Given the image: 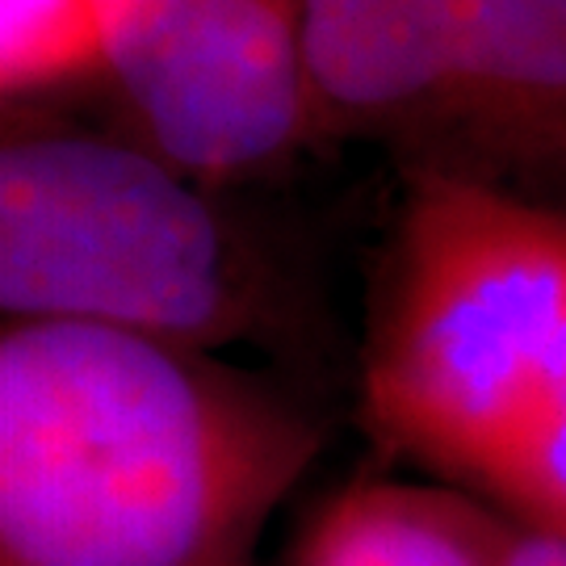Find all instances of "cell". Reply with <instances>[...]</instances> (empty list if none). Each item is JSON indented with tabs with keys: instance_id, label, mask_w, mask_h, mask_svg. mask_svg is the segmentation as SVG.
Returning <instances> with one entry per match:
<instances>
[{
	"instance_id": "obj_1",
	"label": "cell",
	"mask_w": 566,
	"mask_h": 566,
	"mask_svg": "<svg viewBox=\"0 0 566 566\" xmlns=\"http://www.w3.org/2000/svg\"><path fill=\"white\" fill-rule=\"evenodd\" d=\"M324 446L282 386L93 324L0 332V563L231 566Z\"/></svg>"
},
{
	"instance_id": "obj_2",
	"label": "cell",
	"mask_w": 566,
	"mask_h": 566,
	"mask_svg": "<svg viewBox=\"0 0 566 566\" xmlns=\"http://www.w3.org/2000/svg\"><path fill=\"white\" fill-rule=\"evenodd\" d=\"M566 386V210L403 172L361 348L374 441L486 495Z\"/></svg>"
},
{
	"instance_id": "obj_3",
	"label": "cell",
	"mask_w": 566,
	"mask_h": 566,
	"mask_svg": "<svg viewBox=\"0 0 566 566\" xmlns=\"http://www.w3.org/2000/svg\"><path fill=\"white\" fill-rule=\"evenodd\" d=\"M4 324H93L198 353L303 340L277 256L219 189L139 139L18 130L0 147Z\"/></svg>"
},
{
	"instance_id": "obj_4",
	"label": "cell",
	"mask_w": 566,
	"mask_h": 566,
	"mask_svg": "<svg viewBox=\"0 0 566 566\" xmlns=\"http://www.w3.org/2000/svg\"><path fill=\"white\" fill-rule=\"evenodd\" d=\"M319 143L566 210V0H303Z\"/></svg>"
},
{
	"instance_id": "obj_5",
	"label": "cell",
	"mask_w": 566,
	"mask_h": 566,
	"mask_svg": "<svg viewBox=\"0 0 566 566\" xmlns=\"http://www.w3.org/2000/svg\"><path fill=\"white\" fill-rule=\"evenodd\" d=\"M130 139L227 189L319 147L303 0H93Z\"/></svg>"
},
{
	"instance_id": "obj_6",
	"label": "cell",
	"mask_w": 566,
	"mask_h": 566,
	"mask_svg": "<svg viewBox=\"0 0 566 566\" xmlns=\"http://www.w3.org/2000/svg\"><path fill=\"white\" fill-rule=\"evenodd\" d=\"M512 528L453 486L357 483L306 528L298 566H504Z\"/></svg>"
},
{
	"instance_id": "obj_7",
	"label": "cell",
	"mask_w": 566,
	"mask_h": 566,
	"mask_svg": "<svg viewBox=\"0 0 566 566\" xmlns=\"http://www.w3.org/2000/svg\"><path fill=\"white\" fill-rule=\"evenodd\" d=\"M491 504L504 507L512 525L566 537V386L516 449Z\"/></svg>"
},
{
	"instance_id": "obj_8",
	"label": "cell",
	"mask_w": 566,
	"mask_h": 566,
	"mask_svg": "<svg viewBox=\"0 0 566 566\" xmlns=\"http://www.w3.org/2000/svg\"><path fill=\"white\" fill-rule=\"evenodd\" d=\"M504 566H566V537H549V533L516 525L507 537Z\"/></svg>"
},
{
	"instance_id": "obj_9",
	"label": "cell",
	"mask_w": 566,
	"mask_h": 566,
	"mask_svg": "<svg viewBox=\"0 0 566 566\" xmlns=\"http://www.w3.org/2000/svg\"><path fill=\"white\" fill-rule=\"evenodd\" d=\"M93 0H0V13L9 18H72V13H84Z\"/></svg>"
}]
</instances>
